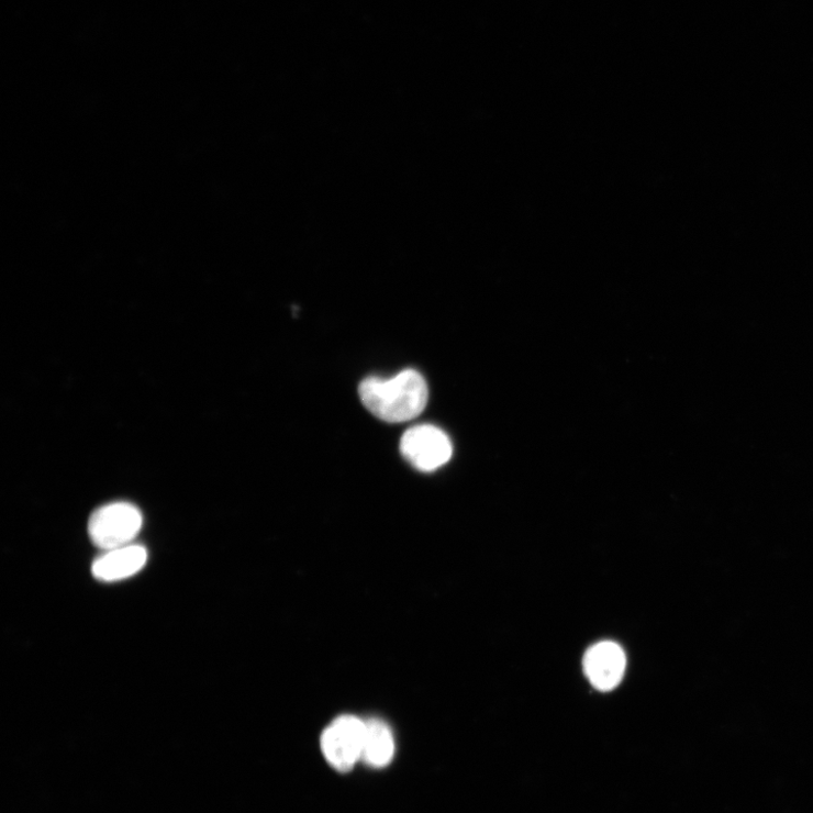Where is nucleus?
Listing matches in <instances>:
<instances>
[{
  "instance_id": "obj_3",
  "label": "nucleus",
  "mask_w": 813,
  "mask_h": 813,
  "mask_svg": "<svg viewBox=\"0 0 813 813\" xmlns=\"http://www.w3.org/2000/svg\"><path fill=\"white\" fill-rule=\"evenodd\" d=\"M403 458L421 471H434L453 457V443L442 430L419 425L405 431L400 441Z\"/></svg>"
},
{
  "instance_id": "obj_2",
  "label": "nucleus",
  "mask_w": 813,
  "mask_h": 813,
  "mask_svg": "<svg viewBox=\"0 0 813 813\" xmlns=\"http://www.w3.org/2000/svg\"><path fill=\"white\" fill-rule=\"evenodd\" d=\"M143 525V515L137 506L116 502L98 509L89 521L92 543L105 552L131 545Z\"/></svg>"
},
{
  "instance_id": "obj_7",
  "label": "nucleus",
  "mask_w": 813,
  "mask_h": 813,
  "mask_svg": "<svg viewBox=\"0 0 813 813\" xmlns=\"http://www.w3.org/2000/svg\"><path fill=\"white\" fill-rule=\"evenodd\" d=\"M394 754V740L389 726L380 720L365 722L361 759L370 766H387Z\"/></svg>"
},
{
  "instance_id": "obj_1",
  "label": "nucleus",
  "mask_w": 813,
  "mask_h": 813,
  "mask_svg": "<svg viewBox=\"0 0 813 813\" xmlns=\"http://www.w3.org/2000/svg\"><path fill=\"white\" fill-rule=\"evenodd\" d=\"M358 392L366 410L381 421L393 424L420 416L428 400L427 383L415 370H404L388 379H365Z\"/></svg>"
},
{
  "instance_id": "obj_4",
  "label": "nucleus",
  "mask_w": 813,
  "mask_h": 813,
  "mask_svg": "<svg viewBox=\"0 0 813 813\" xmlns=\"http://www.w3.org/2000/svg\"><path fill=\"white\" fill-rule=\"evenodd\" d=\"M365 722L345 715L323 732L321 748L325 759L339 771H348L361 759Z\"/></svg>"
},
{
  "instance_id": "obj_6",
  "label": "nucleus",
  "mask_w": 813,
  "mask_h": 813,
  "mask_svg": "<svg viewBox=\"0 0 813 813\" xmlns=\"http://www.w3.org/2000/svg\"><path fill=\"white\" fill-rule=\"evenodd\" d=\"M147 550L140 545H127L108 550L92 566L94 578L102 582H116L134 577L147 563Z\"/></svg>"
},
{
  "instance_id": "obj_5",
  "label": "nucleus",
  "mask_w": 813,
  "mask_h": 813,
  "mask_svg": "<svg viewBox=\"0 0 813 813\" xmlns=\"http://www.w3.org/2000/svg\"><path fill=\"white\" fill-rule=\"evenodd\" d=\"M583 668L594 688L600 691L613 690L621 683L625 673L624 649L614 642H600L587 650Z\"/></svg>"
}]
</instances>
